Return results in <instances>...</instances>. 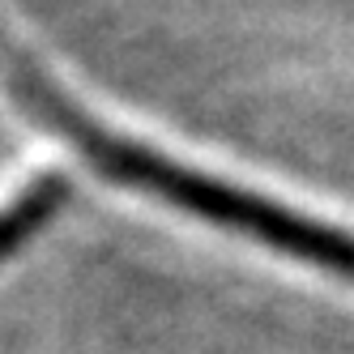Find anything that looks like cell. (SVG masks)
I'll list each match as a JSON object with an SVG mask.
<instances>
[{
	"instance_id": "cell-1",
	"label": "cell",
	"mask_w": 354,
	"mask_h": 354,
	"mask_svg": "<svg viewBox=\"0 0 354 354\" xmlns=\"http://www.w3.org/2000/svg\"><path fill=\"white\" fill-rule=\"evenodd\" d=\"M0 82L13 90V98L26 107L39 124H47L56 137H64L77 154L107 175L120 188H137L167 201V205L184 209L192 218H205L222 231L248 235L282 257L308 261L316 269H328L354 282V231L324 218H308L303 209H290L282 201H273L257 188L226 184L222 175L196 171L180 158L158 154L154 145L133 141L115 129H107L103 120H94L77 98H68L52 73H47L35 56H26L17 47L13 35L0 30Z\"/></svg>"
},
{
	"instance_id": "cell-2",
	"label": "cell",
	"mask_w": 354,
	"mask_h": 354,
	"mask_svg": "<svg viewBox=\"0 0 354 354\" xmlns=\"http://www.w3.org/2000/svg\"><path fill=\"white\" fill-rule=\"evenodd\" d=\"M64 201H68V184L60 171H35L9 201H0V257H9L30 231L52 222Z\"/></svg>"
}]
</instances>
